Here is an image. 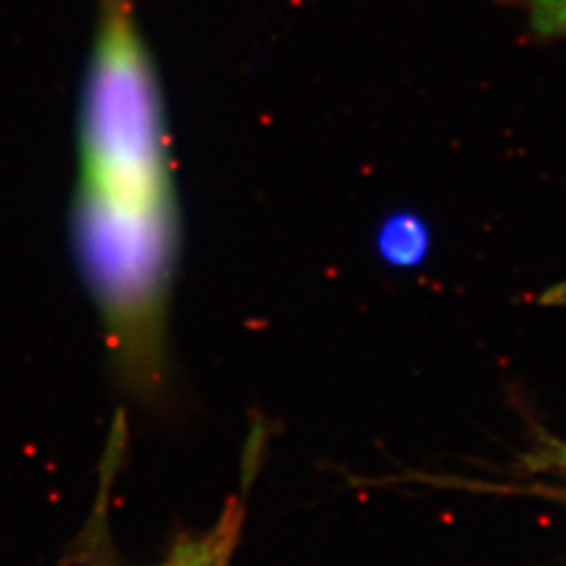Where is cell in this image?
<instances>
[{
    "label": "cell",
    "instance_id": "1",
    "mask_svg": "<svg viewBox=\"0 0 566 566\" xmlns=\"http://www.w3.org/2000/svg\"><path fill=\"white\" fill-rule=\"evenodd\" d=\"M243 504L235 497L224 507L217 525L206 533L185 537L163 563L151 566H227L242 533Z\"/></svg>",
    "mask_w": 566,
    "mask_h": 566
},
{
    "label": "cell",
    "instance_id": "3",
    "mask_svg": "<svg viewBox=\"0 0 566 566\" xmlns=\"http://www.w3.org/2000/svg\"><path fill=\"white\" fill-rule=\"evenodd\" d=\"M523 13L533 39L566 41V0H514Z\"/></svg>",
    "mask_w": 566,
    "mask_h": 566
},
{
    "label": "cell",
    "instance_id": "2",
    "mask_svg": "<svg viewBox=\"0 0 566 566\" xmlns=\"http://www.w3.org/2000/svg\"><path fill=\"white\" fill-rule=\"evenodd\" d=\"M378 248L386 263L416 266L424 261L430 250L428 227L413 214H397L382 227Z\"/></svg>",
    "mask_w": 566,
    "mask_h": 566
}]
</instances>
